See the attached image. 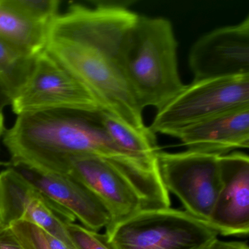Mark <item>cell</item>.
Segmentation results:
<instances>
[{
	"instance_id": "cell-7",
	"label": "cell",
	"mask_w": 249,
	"mask_h": 249,
	"mask_svg": "<svg viewBox=\"0 0 249 249\" xmlns=\"http://www.w3.org/2000/svg\"><path fill=\"white\" fill-rule=\"evenodd\" d=\"M157 162L167 192L180 199L185 211L208 222L221 186L219 156L160 151Z\"/></svg>"
},
{
	"instance_id": "cell-3",
	"label": "cell",
	"mask_w": 249,
	"mask_h": 249,
	"mask_svg": "<svg viewBox=\"0 0 249 249\" xmlns=\"http://www.w3.org/2000/svg\"><path fill=\"white\" fill-rule=\"evenodd\" d=\"M177 49L173 25L166 18L138 15L126 31L121 65L142 109L161 110L186 87L179 75Z\"/></svg>"
},
{
	"instance_id": "cell-13",
	"label": "cell",
	"mask_w": 249,
	"mask_h": 249,
	"mask_svg": "<svg viewBox=\"0 0 249 249\" xmlns=\"http://www.w3.org/2000/svg\"><path fill=\"white\" fill-rule=\"evenodd\" d=\"M189 151L222 156L249 147V106L201 121L175 134Z\"/></svg>"
},
{
	"instance_id": "cell-23",
	"label": "cell",
	"mask_w": 249,
	"mask_h": 249,
	"mask_svg": "<svg viewBox=\"0 0 249 249\" xmlns=\"http://www.w3.org/2000/svg\"><path fill=\"white\" fill-rule=\"evenodd\" d=\"M2 164H2V161H0V167H1V166L2 165Z\"/></svg>"
},
{
	"instance_id": "cell-1",
	"label": "cell",
	"mask_w": 249,
	"mask_h": 249,
	"mask_svg": "<svg viewBox=\"0 0 249 249\" xmlns=\"http://www.w3.org/2000/svg\"><path fill=\"white\" fill-rule=\"evenodd\" d=\"M71 4L49 29L46 51L82 83L105 111L137 130L151 132L122 69L120 48L138 14L126 2Z\"/></svg>"
},
{
	"instance_id": "cell-15",
	"label": "cell",
	"mask_w": 249,
	"mask_h": 249,
	"mask_svg": "<svg viewBox=\"0 0 249 249\" xmlns=\"http://www.w3.org/2000/svg\"><path fill=\"white\" fill-rule=\"evenodd\" d=\"M100 123L112 142L126 154L142 160H157L160 150L152 132L137 130L106 111L100 113Z\"/></svg>"
},
{
	"instance_id": "cell-12",
	"label": "cell",
	"mask_w": 249,
	"mask_h": 249,
	"mask_svg": "<svg viewBox=\"0 0 249 249\" xmlns=\"http://www.w3.org/2000/svg\"><path fill=\"white\" fill-rule=\"evenodd\" d=\"M11 167L46 197L71 212L88 230L98 232L111 224V215L107 208L91 191L71 176Z\"/></svg>"
},
{
	"instance_id": "cell-4",
	"label": "cell",
	"mask_w": 249,
	"mask_h": 249,
	"mask_svg": "<svg viewBox=\"0 0 249 249\" xmlns=\"http://www.w3.org/2000/svg\"><path fill=\"white\" fill-rule=\"evenodd\" d=\"M106 230L113 249H206L219 235L207 221L170 208L141 211Z\"/></svg>"
},
{
	"instance_id": "cell-17",
	"label": "cell",
	"mask_w": 249,
	"mask_h": 249,
	"mask_svg": "<svg viewBox=\"0 0 249 249\" xmlns=\"http://www.w3.org/2000/svg\"><path fill=\"white\" fill-rule=\"evenodd\" d=\"M7 227L24 249H51L44 230L36 224L19 220Z\"/></svg>"
},
{
	"instance_id": "cell-2",
	"label": "cell",
	"mask_w": 249,
	"mask_h": 249,
	"mask_svg": "<svg viewBox=\"0 0 249 249\" xmlns=\"http://www.w3.org/2000/svg\"><path fill=\"white\" fill-rule=\"evenodd\" d=\"M45 110L17 116L5 130L3 142L11 156L7 165L67 175L71 161L95 156L110 161L142 189L159 180L157 160L132 157L116 146L100 123V113Z\"/></svg>"
},
{
	"instance_id": "cell-10",
	"label": "cell",
	"mask_w": 249,
	"mask_h": 249,
	"mask_svg": "<svg viewBox=\"0 0 249 249\" xmlns=\"http://www.w3.org/2000/svg\"><path fill=\"white\" fill-rule=\"evenodd\" d=\"M189 65L194 81L249 75V16L198 39L189 52Z\"/></svg>"
},
{
	"instance_id": "cell-14",
	"label": "cell",
	"mask_w": 249,
	"mask_h": 249,
	"mask_svg": "<svg viewBox=\"0 0 249 249\" xmlns=\"http://www.w3.org/2000/svg\"><path fill=\"white\" fill-rule=\"evenodd\" d=\"M50 27L26 15L14 0H0V42L37 56L46 49Z\"/></svg>"
},
{
	"instance_id": "cell-11",
	"label": "cell",
	"mask_w": 249,
	"mask_h": 249,
	"mask_svg": "<svg viewBox=\"0 0 249 249\" xmlns=\"http://www.w3.org/2000/svg\"><path fill=\"white\" fill-rule=\"evenodd\" d=\"M221 186L208 223L224 236L249 232V157L244 153L219 156Z\"/></svg>"
},
{
	"instance_id": "cell-20",
	"label": "cell",
	"mask_w": 249,
	"mask_h": 249,
	"mask_svg": "<svg viewBox=\"0 0 249 249\" xmlns=\"http://www.w3.org/2000/svg\"><path fill=\"white\" fill-rule=\"evenodd\" d=\"M206 249H249V248L244 242L224 241L218 238Z\"/></svg>"
},
{
	"instance_id": "cell-9",
	"label": "cell",
	"mask_w": 249,
	"mask_h": 249,
	"mask_svg": "<svg viewBox=\"0 0 249 249\" xmlns=\"http://www.w3.org/2000/svg\"><path fill=\"white\" fill-rule=\"evenodd\" d=\"M69 211L46 197L15 168L0 172V227L24 220L43 229L74 249L65 224L75 222Z\"/></svg>"
},
{
	"instance_id": "cell-18",
	"label": "cell",
	"mask_w": 249,
	"mask_h": 249,
	"mask_svg": "<svg viewBox=\"0 0 249 249\" xmlns=\"http://www.w3.org/2000/svg\"><path fill=\"white\" fill-rule=\"evenodd\" d=\"M65 228L74 249H113L105 234L75 223L65 224Z\"/></svg>"
},
{
	"instance_id": "cell-8",
	"label": "cell",
	"mask_w": 249,
	"mask_h": 249,
	"mask_svg": "<svg viewBox=\"0 0 249 249\" xmlns=\"http://www.w3.org/2000/svg\"><path fill=\"white\" fill-rule=\"evenodd\" d=\"M67 175L97 196L111 215L110 224L141 211L161 208L122 170L101 157H75Z\"/></svg>"
},
{
	"instance_id": "cell-21",
	"label": "cell",
	"mask_w": 249,
	"mask_h": 249,
	"mask_svg": "<svg viewBox=\"0 0 249 249\" xmlns=\"http://www.w3.org/2000/svg\"><path fill=\"white\" fill-rule=\"evenodd\" d=\"M45 234L51 249H70L66 244L55 236L46 232V231H45Z\"/></svg>"
},
{
	"instance_id": "cell-16",
	"label": "cell",
	"mask_w": 249,
	"mask_h": 249,
	"mask_svg": "<svg viewBox=\"0 0 249 249\" xmlns=\"http://www.w3.org/2000/svg\"><path fill=\"white\" fill-rule=\"evenodd\" d=\"M36 57L0 42V97L4 104H10L27 82Z\"/></svg>"
},
{
	"instance_id": "cell-19",
	"label": "cell",
	"mask_w": 249,
	"mask_h": 249,
	"mask_svg": "<svg viewBox=\"0 0 249 249\" xmlns=\"http://www.w3.org/2000/svg\"><path fill=\"white\" fill-rule=\"evenodd\" d=\"M0 249H24L8 227H0Z\"/></svg>"
},
{
	"instance_id": "cell-22",
	"label": "cell",
	"mask_w": 249,
	"mask_h": 249,
	"mask_svg": "<svg viewBox=\"0 0 249 249\" xmlns=\"http://www.w3.org/2000/svg\"><path fill=\"white\" fill-rule=\"evenodd\" d=\"M5 132V123H4V115L2 111V107L0 106V138Z\"/></svg>"
},
{
	"instance_id": "cell-6",
	"label": "cell",
	"mask_w": 249,
	"mask_h": 249,
	"mask_svg": "<svg viewBox=\"0 0 249 249\" xmlns=\"http://www.w3.org/2000/svg\"><path fill=\"white\" fill-rule=\"evenodd\" d=\"M10 105L17 116L45 110L105 111L92 93L46 49L36 56L27 82Z\"/></svg>"
},
{
	"instance_id": "cell-5",
	"label": "cell",
	"mask_w": 249,
	"mask_h": 249,
	"mask_svg": "<svg viewBox=\"0 0 249 249\" xmlns=\"http://www.w3.org/2000/svg\"><path fill=\"white\" fill-rule=\"evenodd\" d=\"M249 106V75L194 81L157 111L148 129L173 137L201 121Z\"/></svg>"
}]
</instances>
